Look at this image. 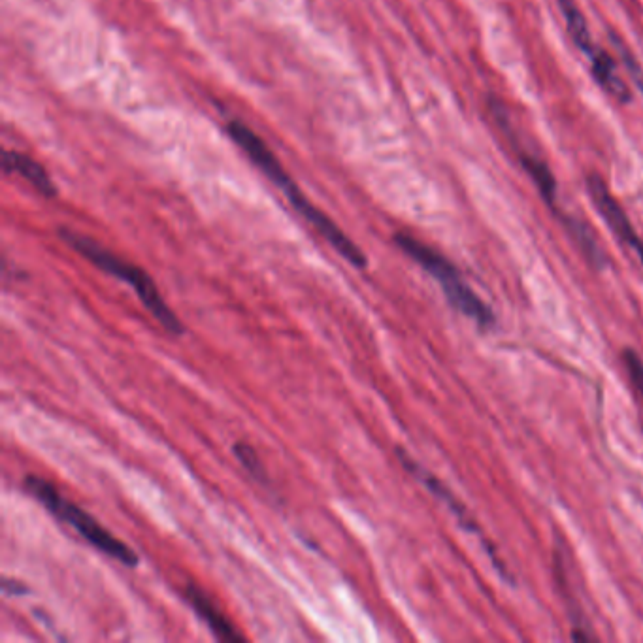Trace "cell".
I'll use <instances>...</instances> for the list:
<instances>
[{
	"label": "cell",
	"instance_id": "6da1fadb",
	"mask_svg": "<svg viewBox=\"0 0 643 643\" xmlns=\"http://www.w3.org/2000/svg\"><path fill=\"white\" fill-rule=\"evenodd\" d=\"M227 132L231 134L232 140L246 151L249 159L261 168V172L266 174V178L280 187L283 195L289 200V204L297 210V214L302 215L314 227L315 231L319 232L330 246L336 249V253L342 259H346L347 263L353 264L355 268H366L368 259H366L363 249L359 248L347 236L346 232L342 231L330 219L329 215L323 214L317 206L304 197V193L298 189L297 183L289 178V174L280 165L276 155L266 148V144L255 132L240 121H229Z\"/></svg>",
	"mask_w": 643,
	"mask_h": 643
},
{
	"label": "cell",
	"instance_id": "7a4b0ae2",
	"mask_svg": "<svg viewBox=\"0 0 643 643\" xmlns=\"http://www.w3.org/2000/svg\"><path fill=\"white\" fill-rule=\"evenodd\" d=\"M59 236L70 248L74 249L76 253H80L89 263L95 264L102 272L131 285L134 293L140 298V302L146 306L149 314L161 323V327L166 332L176 334V336L183 334V323L180 321V317L172 312V308L166 304L165 298L161 297L155 281L151 280L140 266L117 257L116 253H112L110 249L102 248L99 242H95L89 236H83L80 232L59 229Z\"/></svg>",
	"mask_w": 643,
	"mask_h": 643
},
{
	"label": "cell",
	"instance_id": "3957f363",
	"mask_svg": "<svg viewBox=\"0 0 643 643\" xmlns=\"http://www.w3.org/2000/svg\"><path fill=\"white\" fill-rule=\"evenodd\" d=\"M23 485L29 495L36 498L53 517H57L68 527L74 528L87 544L93 545L106 557L121 562L129 568L138 566L140 559L129 545L116 538L108 528L102 527L91 513L85 512L78 504L66 500L48 479L27 476L23 479Z\"/></svg>",
	"mask_w": 643,
	"mask_h": 643
},
{
	"label": "cell",
	"instance_id": "277c9868",
	"mask_svg": "<svg viewBox=\"0 0 643 643\" xmlns=\"http://www.w3.org/2000/svg\"><path fill=\"white\" fill-rule=\"evenodd\" d=\"M395 244L440 283L447 302L457 312L476 321L481 329H491L495 325L493 310L478 297V293L466 281L462 280L459 268L447 257L404 232L395 234Z\"/></svg>",
	"mask_w": 643,
	"mask_h": 643
},
{
	"label": "cell",
	"instance_id": "5b68a950",
	"mask_svg": "<svg viewBox=\"0 0 643 643\" xmlns=\"http://www.w3.org/2000/svg\"><path fill=\"white\" fill-rule=\"evenodd\" d=\"M587 187H589V195L593 198L594 206L596 210L600 212V215L604 217V221L608 223L611 231L615 232V236L627 244L628 248H632V244L640 238L630 219H628L625 210L621 208V204L615 200V197L611 195L608 185L604 183V180L598 176V174H593L589 176L587 180Z\"/></svg>",
	"mask_w": 643,
	"mask_h": 643
},
{
	"label": "cell",
	"instance_id": "8992f818",
	"mask_svg": "<svg viewBox=\"0 0 643 643\" xmlns=\"http://www.w3.org/2000/svg\"><path fill=\"white\" fill-rule=\"evenodd\" d=\"M396 455H398V459L402 462V466L412 474L413 478L421 481L432 495L436 496L438 500H442L447 508L457 515V519L461 521L462 527L470 530V532H479L478 523H474V519L464 510L461 502L453 496V493L447 489L446 485H444L440 479L436 478L434 474H430L429 470L423 468L419 462L413 461L412 457H410L404 449H396Z\"/></svg>",
	"mask_w": 643,
	"mask_h": 643
},
{
	"label": "cell",
	"instance_id": "52a82bcc",
	"mask_svg": "<svg viewBox=\"0 0 643 643\" xmlns=\"http://www.w3.org/2000/svg\"><path fill=\"white\" fill-rule=\"evenodd\" d=\"M185 600L189 602V606L195 610L198 617L208 625L210 632H214L217 640H225V642H242L244 640V636L215 606L214 600L202 589H198L197 585L191 583L185 587Z\"/></svg>",
	"mask_w": 643,
	"mask_h": 643
},
{
	"label": "cell",
	"instance_id": "ba28073f",
	"mask_svg": "<svg viewBox=\"0 0 643 643\" xmlns=\"http://www.w3.org/2000/svg\"><path fill=\"white\" fill-rule=\"evenodd\" d=\"M2 166H4V172H17L21 178H25L40 195L44 197L57 195V189L53 185L48 170L40 163H36L33 157H27L19 151H6L2 157Z\"/></svg>",
	"mask_w": 643,
	"mask_h": 643
},
{
	"label": "cell",
	"instance_id": "9c48e42d",
	"mask_svg": "<svg viewBox=\"0 0 643 643\" xmlns=\"http://www.w3.org/2000/svg\"><path fill=\"white\" fill-rule=\"evenodd\" d=\"M589 57L593 61L591 65H593L594 80L598 82V85L619 102L630 100L627 83L619 76L617 66L613 63L610 55L604 51L594 50Z\"/></svg>",
	"mask_w": 643,
	"mask_h": 643
},
{
	"label": "cell",
	"instance_id": "30bf717a",
	"mask_svg": "<svg viewBox=\"0 0 643 643\" xmlns=\"http://www.w3.org/2000/svg\"><path fill=\"white\" fill-rule=\"evenodd\" d=\"M513 146L517 149V155H519L521 163L525 166V170H527L530 178L536 183L540 195L545 198V202H547L551 208H555V202H557V183H555L551 168L545 165L544 161H542L538 155H530L527 149L519 146L517 142H513Z\"/></svg>",
	"mask_w": 643,
	"mask_h": 643
},
{
	"label": "cell",
	"instance_id": "8fae6325",
	"mask_svg": "<svg viewBox=\"0 0 643 643\" xmlns=\"http://www.w3.org/2000/svg\"><path fill=\"white\" fill-rule=\"evenodd\" d=\"M555 2H557L562 17L566 21V29L570 33V38L576 42L579 50L591 55L596 48H594L587 19L583 16L578 2L576 0H555Z\"/></svg>",
	"mask_w": 643,
	"mask_h": 643
},
{
	"label": "cell",
	"instance_id": "7c38bea8",
	"mask_svg": "<svg viewBox=\"0 0 643 643\" xmlns=\"http://www.w3.org/2000/svg\"><path fill=\"white\" fill-rule=\"evenodd\" d=\"M234 455L236 459L240 461V464L248 470L249 474L257 481L261 483H268V476H266V470H264L263 462L259 459L257 451L253 447L246 444V442H236L234 444Z\"/></svg>",
	"mask_w": 643,
	"mask_h": 643
},
{
	"label": "cell",
	"instance_id": "4fadbf2b",
	"mask_svg": "<svg viewBox=\"0 0 643 643\" xmlns=\"http://www.w3.org/2000/svg\"><path fill=\"white\" fill-rule=\"evenodd\" d=\"M623 363L627 366L628 376L630 381L634 383L636 391L640 393L643 398V361L642 357L634 351V349H625L623 351Z\"/></svg>",
	"mask_w": 643,
	"mask_h": 643
},
{
	"label": "cell",
	"instance_id": "5bb4252c",
	"mask_svg": "<svg viewBox=\"0 0 643 643\" xmlns=\"http://www.w3.org/2000/svg\"><path fill=\"white\" fill-rule=\"evenodd\" d=\"M2 591L8 596H23V594H29V587L16 579L6 578L2 581Z\"/></svg>",
	"mask_w": 643,
	"mask_h": 643
},
{
	"label": "cell",
	"instance_id": "9a60e30c",
	"mask_svg": "<svg viewBox=\"0 0 643 643\" xmlns=\"http://www.w3.org/2000/svg\"><path fill=\"white\" fill-rule=\"evenodd\" d=\"M623 51V57H625V63H627L628 66V72H630V76L636 80V83L640 85V89L643 91V74L642 70H640V66L636 65V61L628 55V53H625V50Z\"/></svg>",
	"mask_w": 643,
	"mask_h": 643
},
{
	"label": "cell",
	"instance_id": "2e32d148",
	"mask_svg": "<svg viewBox=\"0 0 643 643\" xmlns=\"http://www.w3.org/2000/svg\"><path fill=\"white\" fill-rule=\"evenodd\" d=\"M632 249H636V253H638V257H640V261H642L643 264V240L642 238H638L634 244H632Z\"/></svg>",
	"mask_w": 643,
	"mask_h": 643
}]
</instances>
